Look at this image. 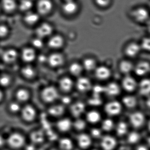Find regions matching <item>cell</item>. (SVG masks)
I'll use <instances>...</instances> for the list:
<instances>
[{
    "label": "cell",
    "instance_id": "cell-1",
    "mask_svg": "<svg viewBox=\"0 0 150 150\" xmlns=\"http://www.w3.org/2000/svg\"><path fill=\"white\" fill-rule=\"evenodd\" d=\"M26 142L25 137L17 132L11 133L6 139V144L10 148L15 150L21 149L25 146Z\"/></svg>",
    "mask_w": 150,
    "mask_h": 150
},
{
    "label": "cell",
    "instance_id": "cell-2",
    "mask_svg": "<svg viewBox=\"0 0 150 150\" xmlns=\"http://www.w3.org/2000/svg\"><path fill=\"white\" fill-rule=\"evenodd\" d=\"M59 94L57 90L52 86L46 87L42 90L41 93V98L42 100L46 103H52L55 101Z\"/></svg>",
    "mask_w": 150,
    "mask_h": 150
},
{
    "label": "cell",
    "instance_id": "cell-3",
    "mask_svg": "<svg viewBox=\"0 0 150 150\" xmlns=\"http://www.w3.org/2000/svg\"><path fill=\"white\" fill-rule=\"evenodd\" d=\"M20 113L22 119L27 122H31L37 117V110L35 107L30 104L22 107Z\"/></svg>",
    "mask_w": 150,
    "mask_h": 150
},
{
    "label": "cell",
    "instance_id": "cell-4",
    "mask_svg": "<svg viewBox=\"0 0 150 150\" xmlns=\"http://www.w3.org/2000/svg\"><path fill=\"white\" fill-rule=\"evenodd\" d=\"M104 110L108 115H117L121 112L122 106L118 102L116 101L110 102L105 105Z\"/></svg>",
    "mask_w": 150,
    "mask_h": 150
},
{
    "label": "cell",
    "instance_id": "cell-5",
    "mask_svg": "<svg viewBox=\"0 0 150 150\" xmlns=\"http://www.w3.org/2000/svg\"><path fill=\"white\" fill-rule=\"evenodd\" d=\"M132 16L138 22L144 23L149 18V13L146 9L144 8H138L133 10Z\"/></svg>",
    "mask_w": 150,
    "mask_h": 150
},
{
    "label": "cell",
    "instance_id": "cell-6",
    "mask_svg": "<svg viewBox=\"0 0 150 150\" xmlns=\"http://www.w3.org/2000/svg\"><path fill=\"white\" fill-rule=\"evenodd\" d=\"M52 27L49 23H43L40 25L36 30L37 37L42 38L47 37L52 33Z\"/></svg>",
    "mask_w": 150,
    "mask_h": 150
},
{
    "label": "cell",
    "instance_id": "cell-7",
    "mask_svg": "<svg viewBox=\"0 0 150 150\" xmlns=\"http://www.w3.org/2000/svg\"><path fill=\"white\" fill-rule=\"evenodd\" d=\"M53 4L50 0H39L38 3L37 8L41 14L45 15L51 12Z\"/></svg>",
    "mask_w": 150,
    "mask_h": 150
},
{
    "label": "cell",
    "instance_id": "cell-8",
    "mask_svg": "<svg viewBox=\"0 0 150 150\" xmlns=\"http://www.w3.org/2000/svg\"><path fill=\"white\" fill-rule=\"evenodd\" d=\"M129 119L132 126L134 128H138L143 125L144 122L145 117L141 112H136L130 115Z\"/></svg>",
    "mask_w": 150,
    "mask_h": 150
},
{
    "label": "cell",
    "instance_id": "cell-9",
    "mask_svg": "<svg viewBox=\"0 0 150 150\" xmlns=\"http://www.w3.org/2000/svg\"><path fill=\"white\" fill-rule=\"evenodd\" d=\"M122 85L125 90L129 92L135 90L137 86L135 79L129 76H126L124 78L122 81Z\"/></svg>",
    "mask_w": 150,
    "mask_h": 150
},
{
    "label": "cell",
    "instance_id": "cell-10",
    "mask_svg": "<svg viewBox=\"0 0 150 150\" xmlns=\"http://www.w3.org/2000/svg\"><path fill=\"white\" fill-rule=\"evenodd\" d=\"M100 143L103 150H112L115 146L116 141L113 137L106 136L102 139Z\"/></svg>",
    "mask_w": 150,
    "mask_h": 150
},
{
    "label": "cell",
    "instance_id": "cell-11",
    "mask_svg": "<svg viewBox=\"0 0 150 150\" xmlns=\"http://www.w3.org/2000/svg\"><path fill=\"white\" fill-rule=\"evenodd\" d=\"M49 64L53 67H58L62 64L64 62L63 56L59 53H56L51 54L47 58Z\"/></svg>",
    "mask_w": 150,
    "mask_h": 150
},
{
    "label": "cell",
    "instance_id": "cell-12",
    "mask_svg": "<svg viewBox=\"0 0 150 150\" xmlns=\"http://www.w3.org/2000/svg\"><path fill=\"white\" fill-rule=\"evenodd\" d=\"M134 71L137 75L139 76H144L150 71V65L146 61L139 62L134 68Z\"/></svg>",
    "mask_w": 150,
    "mask_h": 150
},
{
    "label": "cell",
    "instance_id": "cell-13",
    "mask_svg": "<svg viewBox=\"0 0 150 150\" xmlns=\"http://www.w3.org/2000/svg\"><path fill=\"white\" fill-rule=\"evenodd\" d=\"M76 86L79 91L84 93L90 90L92 85L88 79L85 77H81L77 80Z\"/></svg>",
    "mask_w": 150,
    "mask_h": 150
},
{
    "label": "cell",
    "instance_id": "cell-14",
    "mask_svg": "<svg viewBox=\"0 0 150 150\" xmlns=\"http://www.w3.org/2000/svg\"><path fill=\"white\" fill-rule=\"evenodd\" d=\"M18 53L14 49H8L3 52L2 54V58L6 63H12L17 59Z\"/></svg>",
    "mask_w": 150,
    "mask_h": 150
},
{
    "label": "cell",
    "instance_id": "cell-15",
    "mask_svg": "<svg viewBox=\"0 0 150 150\" xmlns=\"http://www.w3.org/2000/svg\"><path fill=\"white\" fill-rule=\"evenodd\" d=\"M111 72L108 67L105 66H100L95 69V75L100 80H106L110 77Z\"/></svg>",
    "mask_w": 150,
    "mask_h": 150
},
{
    "label": "cell",
    "instance_id": "cell-16",
    "mask_svg": "<svg viewBox=\"0 0 150 150\" xmlns=\"http://www.w3.org/2000/svg\"><path fill=\"white\" fill-rule=\"evenodd\" d=\"M30 138L33 144H40L44 141V133L41 130L34 131L30 133Z\"/></svg>",
    "mask_w": 150,
    "mask_h": 150
},
{
    "label": "cell",
    "instance_id": "cell-17",
    "mask_svg": "<svg viewBox=\"0 0 150 150\" xmlns=\"http://www.w3.org/2000/svg\"><path fill=\"white\" fill-rule=\"evenodd\" d=\"M62 8L65 13L71 15L74 14L77 12L78 9V5L74 0L65 2Z\"/></svg>",
    "mask_w": 150,
    "mask_h": 150
},
{
    "label": "cell",
    "instance_id": "cell-18",
    "mask_svg": "<svg viewBox=\"0 0 150 150\" xmlns=\"http://www.w3.org/2000/svg\"><path fill=\"white\" fill-rule=\"evenodd\" d=\"M70 110L74 117H79L85 111V105L83 103L81 102L75 103L71 106Z\"/></svg>",
    "mask_w": 150,
    "mask_h": 150
},
{
    "label": "cell",
    "instance_id": "cell-19",
    "mask_svg": "<svg viewBox=\"0 0 150 150\" xmlns=\"http://www.w3.org/2000/svg\"><path fill=\"white\" fill-rule=\"evenodd\" d=\"M30 94L29 92L24 88H20L16 93V98L19 103H25L30 99Z\"/></svg>",
    "mask_w": 150,
    "mask_h": 150
},
{
    "label": "cell",
    "instance_id": "cell-20",
    "mask_svg": "<svg viewBox=\"0 0 150 150\" xmlns=\"http://www.w3.org/2000/svg\"><path fill=\"white\" fill-rule=\"evenodd\" d=\"M140 45L136 43H131L125 48V53L128 57H133L137 56L140 50Z\"/></svg>",
    "mask_w": 150,
    "mask_h": 150
},
{
    "label": "cell",
    "instance_id": "cell-21",
    "mask_svg": "<svg viewBox=\"0 0 150 150\" xmlns=\"http://www.w3.org/2000/svg\"><path fill=\"white\" fill-rule=\"evenodd\" d=\"M104 92L110 96H116L120 93V87L116 83L111 82L104 87Z\"/></svg>",
    "mask_w": 150,
    "mask_h": 150
},
{
    "label": "cell",
    "instance_id": "cell-22",
    "mask_svg": "<svg viewBox=\"0 0 150 150\" xmlns=\"http://www.w3.org/2000/svg\"><path fill=\"white\" fill-rule=\"evenodd\" d=\"M22 58L26 62H31L35 60L36 57L35 52L32 48H26L22 52Z\"/></svg>",
    "mask_w": 150,
    "mask_h": 150
},
{
    "label": "cell",
    "instance_id": "cell-23",
    "mask_svg": "<svg viewBox=\"0 0 150 150\" xmlns=\"http://www.w3.org/2000/svg\"><path fill=\"white\" fill-rule=\"evenodd\" d=\"M64 40L59 35H55L50 38L48 42V45L52 49H59L63 46Z\"/></svg>",
    "mask_w": 150,
    "mask_h": 150
},
{
    "label": "cell",
    "instance_id": "cell-24",
    "mask_svg": "<svg viewBox=\"0 0 150 150\" xmlns=\"http://www.w3.org/2000/svg\"><path fill=\"white\" fill-rule=\"evenodd\" d=\"M59 84L60 88L62 91L64 92H68L72 88L73 82L70 78L64 77L61 79Z\"/></svg>",
    "mask_w": 150,
    "mask_h": 150
},
{
    "label": "cell",
    "instance_id": "cell-25",
    "mask_svg": "<svg viewBox=\"0 0 150 150\" xmlns=\"http://www.w3.org/2000/svg\"><path fill=\"white\" fill-rule=\"evenodd\" d=\"M78 142L79 146L83 149L89 147L91 144V139L88 135L81 134L78 137Z\"/></svg>",
    "mask_w": 150,
    "mask_h": 150
},
{
    "label": "cell",
    "instance_id": "cell-26",
    "mask_svg": "<svg viewBox=\"0 0 150 150\" xmlns=\"http://www.w3.org/2000/svg\"><path fill=\"white\" fill-rule=\"evenodd\" d=\"M71 122L68 118L61 119L57 122V124L58 129L62 132L68 131L71 129Z\"/></svg>",
    "mask_w": 150,
    "mask_h": 150
},
{
    "label": "cell",
    "instance_id": "cell-27",
    "mask_svg": "<svg viewBox=\"0 0 150 150\" xmlns=\"http://www.w3.org/2000/svg\"><path fill=\"white\" fill-rule=\"evenodd\" d=\"M64 107L62 105H53L48 109L49 115L52 116L59 117L62 115L64 112Z\"/></svg>",
    "mask_w": 150,
    "mask_h": 150
},
{
    "label": "cell",
    "instance_id": "cell-28",
    "mask_svg": "<svg viewBox=\"0 0 150 150\" xmlns=\"http://www.w3.org/2000/svg\"><path fill=\"white\" fill-rule=\"evenodd\" d=\"M139 92L143 95H147L150 91V82L148 79L142 80L139 84Z\"/></svg>",
    "mask_w": 150,
    "mask_h": 150
},
{
    "label": "cell",
    "instance_id": "cell-29",
    "mask_svg": "<svg viewBox=\"0 0 150 150\" xmlns=\"http://www.w3.org/2000/svg\"><path fill=\"white\" fill-rule=\"evenodd\" d=\"M1 6L7 12L13 11L16 8V3L15 0H1Z\"/></svg>",
    "mask_w": 150,
    "mask_h": 150
},
{
    "label": "cell",
    "instance_id": "cell-30",
    "mask_svg": "<svg viewBox=\"0 0 150 150\" xmlns=\"http://www.w3.org/2000/svg\"><path fill=\"white\" fill-rule=\"evenodd\" d=\"M119 69L122 73L127 74L132 71L133 69V66L130 61L123 60L120 63Z\"/></svg>",
    "mask_w": 150,
    "mask_h": 150
},
{
    "label": "cell",
    "instance_id": "cell-31",
    "mask_svg": "<svg viewBox=\"0 0 150 150\" xmlns=\"http://www.w3.org/2000/svg\"><path fill=\"white\" fill-rule=\"evenodd\" d=\"M100 115L99 112L95 110L90 111L86 115L87 121L91 123H96L100 119Z\"/></svg>",
    "mask_w": 150,
    "mask_h": 150
},
{
    "label": "cell",
    "instance_id": "cell-32",
    "mask_svg": "<svg viewBox=\"0 0 150 150\" xmlns=\"http://www.w3.org/2000/svg\"><path fill=\"white\" fill-rule=\"evenodd\" d=\"M59 146L61 150H71L73 148V143L70 139L64 138L59 142Z\"/></svg>",
    "mask_w": 150,
    "mask_h": 150
},
{
    "label": "cell",
    "instance_id": "cell-33",
    "mask_svg": "<svg viewBox=\"0 0 150 150\" xmlns=\"http://www.w3.org/2000/svg\"><path fill=\"white\" fill-rule=\"evenodd\" d=\"M39 16L37 13L33 12H28L25 16V21L28 24H34L39 20Z\"/></svg>",
    "mask_w": 150,
    "mask_h": 150
},
{
    "label": "cell",
    "instance_id": "cell-34",
    "mask_svg": "<svg viewBox=\"0 0 150 150\" xmlns=\"http://www.w3.org/2000/svg\"><path fill=\"white\" fill-rule=\"evenodd\" d=\"M83 67L81 65L77 63L72 64L69 67V71L74 76H77L81 73Z\"/></svg>",
    "mask_w": 150,
    "mask_h": 150
},
{
    "label": "cell",
    "instance_id": "cell-35",
    "mask_svg": "<svg viewBox=\"0 0 150 150\" xmlns=\"http://www.w3.org/2000/svg\"><path fill=\"white\" fill-rule=\"evenodd\" d=\"M96 62L92 58H87L83 62V67L87 71H92L96 68Z\"/></svg>",
    "mask_w": 150,
    "mask_h": 150
},
{
    "label": "cell",
    "instance_id": "cell-36",
    "mask_svg": "<svg viewBox=\"0 0 150 150\" xmlns=\"http://www.w3.org/2000/svg\"><path fill=\"white\" fill-rule=\"evenodd\" d=\"M123 103L128 108H133L137 104V100L135 97L128 96L124 97L122 99Z\"/></svg>",
    "mask_w": 150,
    "mask_h": 150
},
{
    "label": "cell",
    "instance_id": "cell-37",
    "mask_svg": "<svg viewBox=\"0 0 150 150\" xmlns=\"http://www.w3.org/2000/svg\"><path fill=\"white\" fill-rule=\"evenodd\" d=\"M21 71L23 76L28 79H31L34 77L35 74V69L30 65L24 66L22 69Z\"/></svg>",
    "mask_w": 150,
    "mask_h": 150
},
{
    "label": "cell",
    "instance_id": "cell-38",
    "mask_svg": "<svg viewBox=\"0 0 150 150\" xmlns=\"http://www.w3.org/2000/svg\"><path fill=\"white\" fill-rule=\"evenodd\" d=\"M21 108V106L18 101L11 102L8 105V110L12 114L20 113Z\"/></svg>",
    "mask_w": 150,
    "mask_h": 150
},
{
    "label": "cell",
    "instance_id": "cell-39",
    "mask_svg": "<svg viewBox=\"0 0 150 150\" xmlns=\"http://www.w3.org/2000/svg\"><path fill=\"white\" fill-rule=\"evenodd\" d=\"M128 128L125 122H121L117 124L116 127L117 134L119 136H122L127 132Z\"/></svg>",
    "mask_w": 150,
    "mask_h": 150
},
{
    "label": "cell",
    "instance_id": "cell-40",
    "mask_svg": "<svg viewBox=\"0 0 150 150\" xmlns=\"http://www.w3.org/2000/svg\"><path fill=\"white\" fill-rule=\"evenodd\" d=\"M33 3L31 0H22L19 5L20 9L21 11L25 12L29 11L31 9Z\"/></svg>",
    "mask_w": 150,
    "mask_h": 150
},
{
    "label": "cell",
    "instance_id": "cell-41",
    "mask_svg": "<svg viewBox=\"0 0 150 150\" xmlns=\"http://www.w3.org/2000/svg\"><path fill=\"white\" fill-rule=\"evenodd\" d=\"M11 79L9 76L6 74H3L0 76V86L6 87L10 85Z\"/></svg>",
    "mask_w": 150,
    "mask_h": 150
},
{
    "label": "cell",
    "instance_id": "cell-42",
    "mask_svg": "<svg viewBox=\"0 0 150 150\" xmlns=\"http://www.w3.org/2000/svg\"><path fill=\"white\" fill-rule=\"evenodd\" d=\"M114 123L111 119H107L103 121L102 125L103 129L106 131H109L113 129Z\"/></svg>",
    "mask_w": 150,
    "mask_h": 150
},
{
    "label": "cell",
    "instance_id": "cell-43",
    "mask_svg": "<svg viewBox=\"0 0 150 150\" xmlns=\"http://www.w3.org/2000/svg\"><path fill=\"white\" fill-rule=\"evenodd\" d=\"M139 139V135L136 132H132L129 133L128 137V142L130 144H135Z\"/></svg>",
    "mask_w": 150,
    "mask_h": 150
},
{
    "label": "cell",
    "instance_id": "cell-44",
    "mask_svg": "<svg viewBox=\"0 0 150 150\" xmlns=\"http://www.w3.org/2000/svg\"><path fill=\"white\" fill-rule=\"evenodd\" d=\"M86 123L82 119H78L74 123V126L76 129L79 131L84 129L86 127Z\"/></svg>",
    "mask_w": 150,
    "mask_h": 150
},
{
    "label": "cell",
    "instance_id": "cell-45",
    "mask_svg": "<svg viewBox=\"0 0 150 150\" xmlns=\"http://www.w3.org/2000/svg\"><path fill=\"white\" fill-rule=\"evenodd\" d=\"M111 0H95L96 4L100 7H106L110 4Z\"/></svg>",
    "mask_w": 150,
    "mask_h": 150
},
{
    "label": "cell",
    "instance_id": "cell-46",
    "mask_svg": "<svg viewBox=\"0 0 150 150\" xmlns=\"http://www.w3.org/2000/svg\"><path fill=\"white\" fill-rule=\"evenodd\" d=\"M32 45L35 48H41L43 45V42L42 38L37 37L33 39L32 41Z\"/></svg>",
    "mask_w": 150,
    "mask_h": 150
},
{
    "label": "cell",
    "instance_id": "cell-47",
    "mask_svg": "<svg viewBox=\"0 0 150 150\" xmlns=\"http://www.w3.org/2000/svg\"><path fill=\"white\" fill-rule=\"evenodd\" d=\"M150 41L149 38H144L141 42L140 48H142L145 50L149 51L150 47Z\"/></svg>",
    "mask_w": 150,
    "mask_h": 150
},
{
    "label": "cell",
    "instance_id": "cell-48",
    "mask_svg": "<svg viewBox=\"0 0 150 150\" xmlns=\"http://www.w3.org/2000/svg\"><path fill=\"white\" fill-rule=\"evenodd\" d=\"M94 97H99V95L103 92H104V87L100 86H95L94 88Z\"/></svg>",
    "mask_w": 150,
    "mask_h": 150
},
{
    "label": "cell",
    "instance_id": "cell-49",
    "mask_svg": "<svg viewBox=\"0 0 150 150\" xmlns=\"http://www.w3.org/2000/svg\"><path fill=\"white\" fill-rule=\"evenodd\" d=\"M8 29L5 25H0V38L6 36L8 34Z\"/></svg>",
    "mask_w": 150,
    "mask_h": 150
},
{
    "label": "cell",
    "instance_id": "cell-50",
    "mask_svg": "<svg viewBox=\"0 0 150 150\" xmlns=\"http://www.w3.org/2000/svg\"><path fill=\"white\" fill-rule=\"evenodd\" d=\"M89 104L93 105H100L101 103V100H100L99 97H94L89 100Z\"/></svg>",
    "mask_w": 150,
    "mask_h": 150
},
{
    "label": "cell",
    "instance_id": "cell-51",
    "mask_svg": "<svg viewBox=\"0 0 150 150\" xmlns=\"http://www.w3.org/2000/svg\"><path fill=\"white\" fill-rule=\"evenodd\" d=\"M91 134L94 137H98L100 136V130L97 128H94L91 130Z\"/></svg>",
    "mask_w": 150,
    "mask_h": 150
},
{
    "label": "cell",
    "instance_id": "cell-52",
    "mask_svg": "<svg viewBox=\"0 0 150 150\" xmlns=\"http://www.w3.org/2000/svg\"><path fill=\"white\" fill-rule=\"evenodd\" d=\"M6 144V139L0 135V147H2L4 145Z\"/></svg>",
    "mask_w": 150,
    "mask_h": 150
},
{
    "label": "cell",
    "instance_id": "cell-53",
    "mask_svg": "<svg viewBox=\"0 0 150 150\" xmlns=\"http://www.w3.org/2000/svg\"><path fill=\"white\" fill-rule=\"evenodd\" d=\"M62 101H63V102H64L65 104H67V103H70L71 100H70L69 97H64V98H63V99H62Z\"/></svg>",
    "mask_w": 150,
    "mask_h": 150
},
{
    "label": "cell",
    "instance_id": "cell-54",
    "mask_svg": "<svg viewBox=\"0 0 150 150\" xmlns=\"http://www.w3.org/2000/svg\"><path fill=\"white\" fill-rule=\"evenodd\" d=\"M35 145L31 143V144L27 146L26 147V150H35Z\"/></svg>",
    "mask_w": 150,
    "mask_h": 150
},
{
    "label": "cell",
    "instance_id": "cell-55",
    "mask_svg": "<svg viewBox=\"0 0 150 150\" xmlns=\"http://www.w3.org/2000/svg\"><path fill=\"white\" fill-rule=\"evenodd\" d=\"M39 60L40 62H45L46 60H47V58L43 55H41L39 57Z\"/></svg>",
    "mask_w": 150,
    "mask_h": 150
},
{
    "label": "cell",
    "instance_id": "cell-56",
    "mask_svg": "<svg viewBox=\"0 0 150 150\" xmlns=\"http://www.w3.org/2000/svg\"><path fill=\"white\" fill-rule=\"evenodd\" d=\"M137 150H148V149L144 146H139L137 148Z\"/></svg>",
    "mask_w": 150,
    "mask_h": 150
},
{
    "label": "cell",
    "instance_id": "cell-57",
    "mask_svg": "<svg viewBox=\"0 0 150 150\" xmlns=\"http://www.w3.org/2000/svg\"><path fill=\"white\" fill-rule=\"evenodd\" d=\"M3 98H4V94L3 92L1 90H0V103L3 100Z\"/></svg>",
    "mask_w": 150,
    "mask_h": 150
},
{
    "label": "cell",
    "instance_id": "cell-58",
    "mask_svg": "<svg viewBox=\"0 0 150 150\" xmlns=\"http://www.w3.org/2000/svg\"><path fill=\"white\" fill-rule=\"evenodd\" d=\"M64 2H67V1H74V0H64Z\"/></svg>",
    "mask_w": 150,
    "mask_h": 150
},
{
    "label": "cell",
    "instance_id": "cell-59",
    "mask_svg": "<svg viewBox=\"0 0 150 150\" xmlns=\"http://www.w3.org/2000/svg\"></svg>",
    "mask_w": 150,
    "mask_h": 150
}]
</instances>
